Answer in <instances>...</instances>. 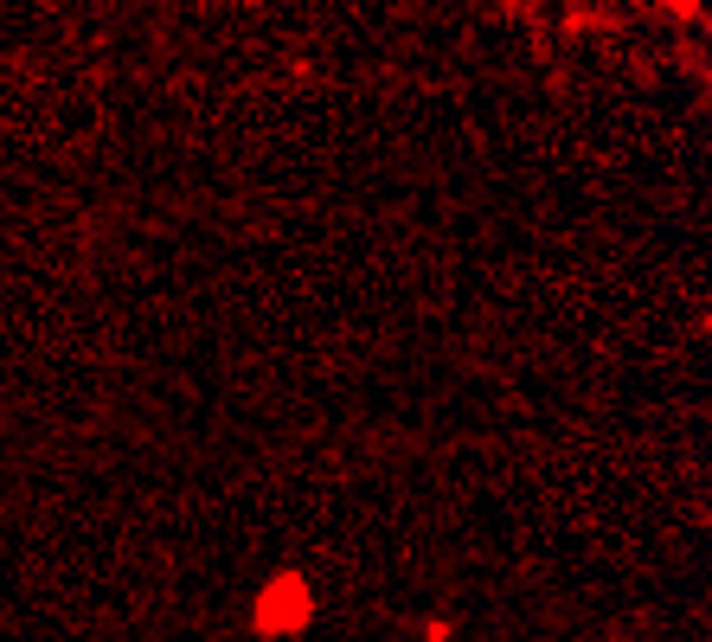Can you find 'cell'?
I'll return each mask as SVG.
<instances>
[{
	"mask_svg": "<svg viewBox=\"0 0 712 642\" xmlns=\"http://www.w3.org/2000/svg\"><path fill=\"white\" fill-rule=\"evenodd\" d=\"M289 617H302V591H295V584H283V598L263 610V623H289Z\"/></svg>",
	"mask_w": 712,
	"mask_h": 642,
	"instance_id": "cell-1",
	"label": "cell"
}]
</instances>
